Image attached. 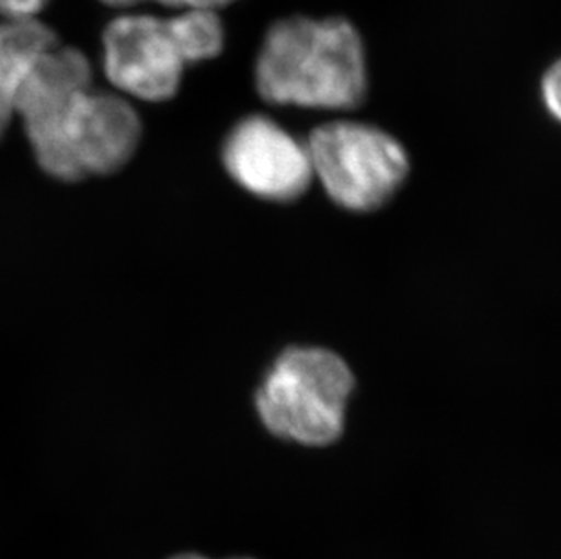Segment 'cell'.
I'll return each instance as SVG.
<instances>
[{"instance_id": "cell-1", "label": "cell", "mask_w": 561, "mask_h": 559, "mask_svg": "<svg viewBox=\"0 0 561 559\" xmlns=\"http://www.w3.org/2000/svg\"><path fill=\"white\" fill-rule=\"evenodd\" d=\"M254 85L275 106L355 110L369 90L364 38L344 16L280 19L260 44Z\"/></svg>"}, {"instance_id": "cell-2", "label": "cell", "mask_w": 561, "mask_h": 559, "mask_svg": "<svg viewBox=\"0 0 561 559\" xmlns=\"http://www.w3.org/2000/svg\"><path fill=\"white\" fill-rule=\"evenodd\" d=\"M355 376L339 354L291 347L271 365L256 391V411L276 438L304 447H329L344 434Z\"/></svg>"}, {"instance_id": "cell-3", "label": "cell", "mask_w": 561, "mask_h": 559, "mask_svg": "<svg viewBox=\"0 0 561 559\" xmlns=\"http://www.w3.org/2000/svg\"><path fill=\"white\" fill-rule=\"evenodd\" d=\"M26 132L44 173L79 182L123 169L137 153L142 122L124 96L88 90L59 115L26 124Z\"/></svg>"}, {"instance_id": "cell-4", "label": "cell", "mask_w": 561, "mask_h": 559, "mask_svg": "<svg viewBox=\"0 0 561 559\" xmlns=\"http://www.w3.org/2000/svg\"><path fill=\"white\" fill-rule=\"evenodd\" d=\"M312 176L336 206L369 213L386 206L409 174L408 151L380 127L355 121L318 126L306 140Z\"/></svg>"}, {"instance_id": "cell-5", "label": "cell", "mask_w": 561, "mask_h": 559, "mask_svg": "<svg viewBox=\"0 0 561 559\" xmlns=\"http://www.w3.org/2000/svg\"><path fill=\"white\" fill-rule=\"evenodd\" d=\"M222 164L242 190L280 204L300 198L314 179L306 142L265 115L234 124L222 146Z\"/></svg>"}, {"instance_id": "cell-6", "label": "cell", "mask_w": 561, "mask_h": 559, "mask_svg": "<svg viewBox=\"0 0 561 559\" xmlns=\"http://www.w3.org/2000/svg\"><path fill=\"white\" fill-rule=\"evenodd\" d=\"M104 71L124 95L144 102H165L181 90L186 62L171 37L168 19L123 15L102 35Z\"/></svg>"}, {"instance_id": "cell-7", "label": "cell", "mask_w": 561, "mask_h": 559, "mask_svg": "<svg viewBox=\"0 0 561 559\" xmlns=\"http://www.w3.org/2000/svg\"><path fill=\"white\" fill-rule=\"evenodd\" d=\"M91 90V64L79 49L57 44L38 58L13 99V113L24 124L59 115L77 96Z\"/></svg>"}, {"instance_id": "cell-8", "label": "cell", "mask_w": 561, "mask_h": 559, "mask_svg": "<svg viewBox=\"0 0 561 559\" xmlns=\"http://www.w3.org/2000/svg\"><path fill=\"white\" fill-rule=\"evenodd\" d=\"M57 44L54 30L37 16L5 19L0 24V96L11 107L30 69Z\"/></svg>"}, {"instance_id": "cell-9", "label": "cell", "mask_w": 561, "mask_h": 559, "mask_svg": "<svg viewBox=\"0 0 561 559\" xmlns=\"http://www.w3.org/2000/svg\"><path fill=\"white\" fill-rule=\"evenodd\" d=\"M168 26L186 66L213 60L226 48V27L218 11L181 10L168 16Z\"/></svg>"}, {"instance_id": "cell-10", "label": "cell", "mask_w": 561, "mask_h": 559, "mask_svg": "<svg viewBox=\"0 0 561 559\" xmlns=\"http://www.w3.org/2000/svg\"><path fill=\"white\" fill-rule=\"evenodd\" d=\"M540 93L547 112L551 113L558 121L561 116L560 62H554L551 68L547 69L543 79H541Z\"/></svg>"}, {"instance_id": "cell-11", "label": "cell", "mask_w": 561, "mask_h": 559, "mask_svg": "<svg viewBox=\"0 0 561 559\" xmlns=\"http://www.w3.org/2000/svg\"><path fill=\"white\" fill-rule=\"evenodd\" d=\"M154 2L168 8H176V10H209L220 13L239 0H154Z\"/></svg>"}, {"instance_id": "cell-12", "label": "cell", "mask_w": 561, "mask_h": 559, "mask_svg": "<svg viewBox=\"0 0 561 559\" xmlns=\"http://www.w3.org/2000/svg\"><path fill=\"white\" fill-rule=\"evenodd\" d=\"M13 107L10 106V102H5L0 96V140L4 137L5 129L10 126L11 118H13Z\"/></svg>"}, {"instance_id": "cell-13", "label": "cell", "mask_w": 561, "mask_h": 559, "mask_svg": "<svg viewBox=\"0 0 561 559\" xmlns=\"http://www.w3.org/2000/svg\"><path fill=\"white\" fill-rule=\"evenodd\" d=\"M102 4L112 5V8H133V5L146 2V0H101Z\"/></svg>"}, {"instance_id": "cell-14", "label": "cell", "mask_w": 561, "mask_h": 559, "mask_svg": "<svg viewBox=\"0 0 561 559\" xmlns=\"http://www.w3.org/2000/svg\"><path fill=\"white\" fill-rule=\"evenodd\" d=\"M170 559H209V558H206V556H201V555H176ZM229 559H251V558H229Z\"/></svg>"}]
</instances>
